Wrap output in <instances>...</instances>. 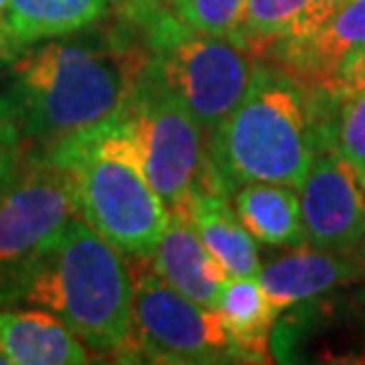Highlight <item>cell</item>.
Segmentation results:
<instances>
[{"label":"cell","mask_w":365,"mask_h":365,"mask_svg":"<svg viewBox=\"0 0 365 365\" xmlns=\"http://www.w3.org/2000/svg\"><path fill=\"white\" fill-rule=\"evenodd\" d=\"M0 83V121L43 152L126 114L150 50L133 26L55 36L12 53Z\"/></svg>","instance_id":"1"},{"label":"cell","mask_w":365,"mask_h":365,"mask_svg":"<svg viewBox=\"0 0 365 365\" xmlns=\"http://www.w3.org/2000/svg\"><path fill=\"white\" fill-rule=\"evenodd\" d=\"M325 93L277 64L259 62L245 98L207 133V164L197 187L232 195L247 182H280L302 190L323 123Z\"/></svg>","instance_id":"2"},{"label":"cell","mask_w":365,"mask_h":365,"mask_svg":"<svg viewBox=\"0 0 365 365\" xmlns=\"http://www.w3.org/2000/svg\"><path fill=\"white\" fill-rule=\"evenodd\" d=\"M19 302L55 313L95 354L135 359L130 268L83 216L69 221L31 268Z\"/></svg>","instance_id":"3"},{"label":"cell","mask_w":365,"mask_h":365,"mask_svg":"<svg viewBox=\"0 0 365 365\" xmlns=\"http://www.w3.org/2000/svg\"><path fill=\"white\" fill-rule=\"evenodd\" d=\"M43 157L71 171L81 216L109 245L123 257L152 259L169 209L150 185L123 116L57 143Z\"/></svg>","instance_id":"4"},{"label":"cell","mask_w":365,"mask_h":365,"mask_svg":"<svg viewBox=\"0 0 365 365\" xmlns=\"http://www.w3.org/2000/svg\"><path fill=\"white\" fill-rule=\"evenodd\" d=\"M140 26L150 50L145 78L176 98L204 133H211L245 98L259 69L257 55L242 43L190 31L159 10Z\"/></svg>","instance_id":"5"},{"label":"cell","mask_w":365,"mask_h":365,"mask_svg":"<svg viewBox=\"0 0 365 365\" xmlns=\"http://www.w3.org/2000/svg\"><path fill=\"white\" fill-rule=\"evenodd\" d=\"M76 216L81 207L67 166L43 155L19 166L0 190V304L19 302L31 268Z\"/></svg>","instance_id":"6"},{"label":"cell","mask_w":365,"mask_h":365,"mask_svg":"<svg viewBox=\"0 0 365 365\" xmlns=\"http://www.w3.org/2000/svg\"><path fill=\"white\" fill-rule=\"evenodd\" d=\"M128 268L133 277L135 359L176 365L247 363L214 306L180 294L150 266V259H133Z\"/></svg>","instance_id":"7"},{"label":"cell","mask_w":365,"mask_h":365,"mask_svg":"<svg viewBox=\"0 0 365 365\" xmlns=\"http://www.w3.org/2000/svg\"><path fill=\"white\" fill-rule=\"evenodd\" d=\"M123 119L140 150L150 185L162 197L166 209H180L207 164L204 128L176 98L145 78V74Z\"/></svg>","instance_id":"8"},{"label":"cell","mask_w":365,"mask_h":365,"mask_svg":"<svg viewBox=\"0 0 365 365\" xmlns=\"http://www.w3.org/2000/svg\"><path fill=\"white\" fill-rule=\"evenodd\" d=\"M299 192L306 245L337 254L359 250L365 240V178L334 148L330 128Z\"/></svg>","instance_id":"9"},{"label":"cell","mask_w":365,"mask_h":365,"mask_svg":"<svg viewBox=\"0 0 365 365\" xmlns=\"http://www.w3.org/2000/svg\"><path fill=\"white\" fill-rule=\"evenodd\" d=\"M365 48V0H346L302 41L280 43L268 57L311 88H323L344 62Z\"/></svg>","instance_id":"10"},{"label":"cell","mask_w":365,"mask_h":365,"mask_svg":"<svg viewBox=\"0 0 365 365\" xmlns=\"http://www.w3.org/2000/svg\"><path fill=\"white\" fill-rule=\"evenodd\" d=\"M152 266L171 287L202 306H216L228 273L218 264L182 209L169 211V221L152 254Z\"/></svg>","instance_id":"11"},{"label":"cell","mask_w":365,"mask_h":365,"mask_svg":"<svg viewBox=\"0 0 365 365\" xmlns=\"http://www.w3.org/2000/svg\"><path fill=\"white\" fill-rule=\"evenodd\" d=\"M363 268L349 254L325 252L316 247H297L273 264L259 268L257 280L277 311L327 294L334 287L359 277Z\"/></svg>","instance_id":"12"},{"label":"cell","mask_w":365,"mask_h":365,"mask_svg":"<svg viewBox=\"0 0 365 365\" xmlns=\"http://www.w3.org/2000/svg\"><path fill=\"white\" fill-rule=\"evenodd\" d=\"M0 344L12 365H83L91 361L76 332L41 306L0 311Z\"/></svg>","instance_id":"13"},{"label":"cell","mask_w":365,"mask_h":365,"mask_svg":"<svg viewBox=\"0 0 365 365\" xmlns=\"http://www.w3.org/2000/svg\"><path fill=\"white\" fill-rule=\"evenodd\" d=\"M180 209L190 216L204 247L225 268L228 277H252L259 273L257 240L230 207L228 195L209 187H195Z\"/></svg>","instance_id":"14"},{"label":"cell","mask_w":365,"mask_h":365,"mask_svg":"<svg viewBox=\"0 0 365 365\" xmlns=\"http://www.w3.org/2000/svg\"><path fill=\"white\" fill-rule=\"evenodd\" d=\"M112 0H7L0 50L7 55L55 38V36L81 31L102 19Z\"/></svg>","instance_id":"15"},{"label":"cell","mask_w":365,"mask_h":365,"mask_svg":"<svg viewBox=\"0 0 365 365\" xmlns=\"http://www.w3.org/2000/svg\"><path fill=\"white\" fill-rule=\"evenodd\" d=\"M235 211L257 242L271 247H304L299 190L280 182H247L235 192Z\"/></svg>","instance_id":"16"},{"label":"cell","mask_w":365,"mask_h":365,"mask_svg":"<svg viewBox=\"0 0 365 365\" xmlns=\"http://www.w3.org/2000/svg\"><path fill=\"white\" fill-rule=\"evenodd\" d=\"M214 309L221 316L225 330L242 349L247 363H266L271 361V332L277 318L275 306L266 297L257 275L252 277H228L216 299Z\"/></svg>","instance_id":"17"},{"label":"cell","mask_w":365,"mask_h":365,"mask_svg":"<svg viewBox=\"0 0 365 365\" xmlns=\"http://www.w3.org/2000/svg\"><path fill=\"white\" fill-rule=\"evenodd\" d=\"M309 0H245L242 46L254 55H268L280 43L304 36Z\"/></svg>","instance_id":"18"},{"label":"cell","mask_w":365,"mask_h":365,"mask_svg":"<svg viewBox=\"0 0 365 365\" xmlns=\"http://www.w3.org/2000/svg\"><path fill=\"white\" fill-rule=\"evenodd\" d=\"M171 12L190 31L242 43L245 0H173Z\"/></svg>","instance_id":"19"},{"label":"cell","mask_w":365,"mask_h":365,"mask_svg":"<svg viewBox=\"0 0 365 365\" xmlns=\"http://www.w3.org/2000/svg\"><path fill=\"white\" fill-rule=\"evenodd\" d=\"M337 114L330 126V138L341 155L365 178V91L334 100Z\"/></svg>","instance_id":"20"},{"label":"cell","mask_w":365,"mask_h":365,"mask_svg":"<svg viewBox=\"0 0 365 365\" xmlns=\"http://www.w3.org/2000/svg\"><path fill=\"white\" fill-rule=\"evenodd\" d=\"M318 91L327 93L332 100H339V98H344V95L365 91V48H361L351 60L341 64L337 69V74Z\"/></svg>","instance_id":"21"},{"label":"cell","mask_w":365,"mask_h":365,"mask_svg":"<svg viewBox=\"0 0 365 365\" xmlns=\"http://www.w3.org/2000/svg\"><path fill=\"white\" fill-rule=\"evenodd\" d=\"M21 148H24V143L19 140L17 133L5 121H0V190L14 178V173L24 164L21 162Z\"/></svg>","instance_id":"22"},{"label":"cell","mask_w":365,"mask_h":365,"mask_svg":"<svg viewBox=\"0 0 365 365\" xmlns=\"http://www.w3.org/2000/svg\"><path fill=\"white\" fill-rule=\"evenodd\" d=\"M344 3L346 0H309V12H306V26H304L302 38L311 36L313 31H318V29L325 24V19H330V14L337 12Z\"/></svg>","instance_id":"23"},{"label":"cell","mask_w":365,"mask_h":365,"mask_svg":"<svg viewBox=\"0 0 365 365\" xmlns=\"http://www.w3.org/2000/svg\"><path fill=\"white\" fill-rule=\"evenodd\" d=\"M0 365H12V361H10V356L5 354V349H3V344H0Z\"/></svg>","instance_id":"24"},{"label":"cell","mask_w":365,"mask_h":365,"mask_svg":"<svg viewBox=\"0 0 365 365\" xmlns=\"http://www.w3.org/2000/svg\"><path fill=\"white\" fill-rule=\"evenodd\" d=\"M5 7H7V0H0V26H3V17H5Z\"/></svg>","instance_id":"25"},{"label":"cell","mask_w":365,"mask_h":365,"mask_svg":"<svg viewBox=\"0 0 365 365\" xmlns=\"http://www.w3.org/2000/svg\"><path fill=\"white\" fill-rule=\"evenodd\" d=\"M361 261H363V266H365V240L361 242Z\"/></svg>","instance_id":"26"},{"label":"cell","mask_w":365,"mask_h":365,"mask_svg":"<svg viewBox=\"0 0 365 365\" xmlns=\"http://www.w3.org/2000/svg\"><path fill=\"white\" fill-rule=\"evenodd\" d=\"M152 3H162V5H171L173 0H152Z\"/></svg>","instance_id":"27"}]
</instances>
